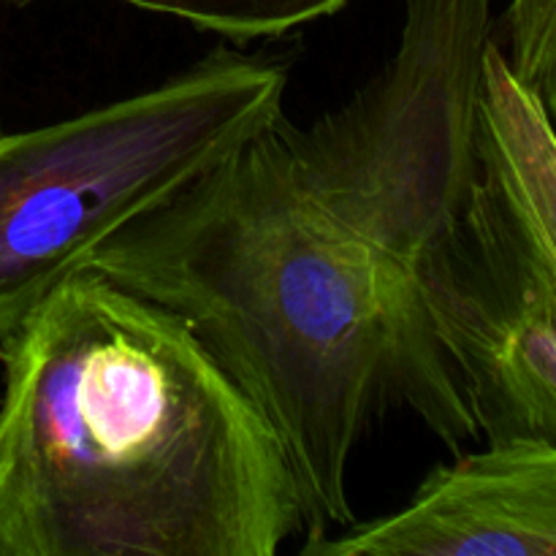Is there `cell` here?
Wrapping results in <instances>:
<instances>
[{
	"label": "cell",
	"instance_id": "cell-1",
	"mask_svg": "<svg viewBox=\"0 0 556 556\" xmlns=\"http://www.w3.org/2000/svg\"><path fill=\"white\" fill-rule=\"evenodd\" d=\"M85 266L177 315L266 418L304 538L356 521L351 462L389 410L451 454L481 438L413 271L331 215L266 128Z\"/></svg>",
	"mask_w": 556,
	"mask_h": 556
},
{
	"label": "cell",
	"instance_id": "cell-2",
	"mask_svg": "<svg viewBox=\"0 0 556 556\" xmlns=\"http://www.w3.org/2000/svg\"><path fill=\"white\" fill-rule=\"evenodd\" d=\"M0 556H277L280 440L193 331L81 266L0 337Z\"/></svg>",
	"mask_w": 556,
	"mask_h": 556
},
{
	"label": "cell",
	"instance_id": "cell-3",
	"mask_svg": "<svg viewBox=\"0 0 556 556\" xmlns=\"http://www.w3.org/2000/svg\"><path fill=\"white\" fill-rule=\"evenodd\" d=\"M288 85L282 54L217 43L134 96L0 128V337L112 233L271 128Z\"/></svg>",
	"mask_w": 556,
	"mask_h": 556
},
{
	"label": "cell",
	"instance_id": "cell-4",
	"mask_svg": "<svg viewBox=\"0 0 556 556\" xmlns=\"http://www.w3.org/2000/svg\"><path fill=\"white\" fill-rule=\"evenodd\" d=\"M492 0H405L400 41L345 103L299 128L275 123L304 188L413 269L476 188L481 65Z\"/></svg>",
	"mask_w": 556,
	"mask_h": 556
},
{
	"label": "cell",
	"instance_id": "cell-5",
	"mask_svg": "<svg viewBox=\"0 0 556 556\" xmlns=\"http://www.w3.org/2000/svg\"><path fill=\"white\" fill-rule=\"evenodd\" d=\"M410 271L486 443L556 440V231L472 188Z\"/></svg>",
	"mask_w": 556,
	"mask_h": 556
},
{
	"label": "cell",
	"instance_id": "cell-6",
	"mask_svg": "<svg viewBox=\"0 0 556 556\" xmlns=\"http://www.w3.org/2000/svg\"><path fill=\"white\" fill-rule=\"evenodd\" d=\"M299 556H556V440L510 438L438 465L394 514L304 538Z\"/></svg>",
	"mask_w": 556,
	"mask_h": 556
},
{
	"label": "cell",
	"instance_id": "cell-7",
	"mask_svg": "<svg viewBox=\"0 0 556 556\" xmlns=\"http://www.w3.org/2000/svg\"><path fill=\"white\" fill-rule=\"evenodd\" d=\"M9 5H30L38 0H0ZM150 14L174 16L195 30L215 33L226 43L248 47L258 38H280L309 22L326 20L351 0H117Z\"/></svg>",
	"mask_w": 556,
	"mask_h": 556
},
{
	"label": "cell",
	"instance_id": "cell-8",
	"mask_svg": "<svg viewBox=\"0 0 556 556\" xmlns=\"http://www.w3.org/2000/svg\"><path fill=\"white\" fill-rule=\"evenodd\" d=\"M497 33L514 74L556 112V0H510Z\"/></svg>",
	"mask_w": 556,
	"mask_h": 556
}]
</instances>
